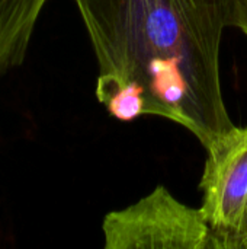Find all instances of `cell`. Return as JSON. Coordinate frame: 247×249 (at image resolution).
<instances>
[{
	"mask_svg": "<svg viewBox=\"0 0 247 249\" xmlns=\"http://www.w3.org/2000/svg\"><path fill=\"white\" fill-rule=\"evenodd\" d=\"M99 63L96 88L137 83L146 114L188 128L208 150L236 125L223 96L224 22L215 0H74Z\"/></svg>",
	"mask_w": 247,
	"mask_h": 249,
	"instance_id": "cell-1",
	"label": "cell"
},
{
	"mask_svg": "<svg viewBox=\"0 0 247 249\" xmlns=\"http://www.w3.org/2000/svg\"><path fill=\"white\" fill-rule=\"evenodd\" d=\"M102 231L106 249H215L201 209L181 203L163 185L108 213Z\"/></svg>",
	"mask_w": 247,
	"mask_h": 249,
	"instance_id": "cell-2",
	"label": "cell"
},
{
	"mask_svg": "<svg viewBox=\"0 0 247 249\" xmlns=\"http://www.w3.org/2000/svg\"><path fill=\"white\" fill-rule=\"evenodd\" d=\"M207 152L199 209L215 249H247V127H234Z\"/></svg>",
	"mask_w": 247,
	"mask_h": 249,
	"instance_id": "cell-3",
	"label": "cell"
},
{
	"mask_svg": "<svg viewBox=\"0 0 247 249\" xmlns=\"http://www.w3.org/2000/svg\"><path fill=\"white\" fill-rule=\"evenodd\" d=\"M47 0H0V76L20 66Z\"/></svg>",
	"mask_w": 247,
	"mask_h": 249,
	"instance_id": "cell-4",
	"label": "cell"
},
{
	"mask_svg": "<svg viewBox=\"0 0 247 249\" xmlns=\"http://www.w3.org/2000/svg\"><path fill=\"white\" fill-rule=\"evenodd\" d=\"M96 96L118 121H134L146 114L144 89L137 83L96 88Z\"/></svg>",
	"mask_w": 247,
	"mask_h": 249,
	"instance_id": "cell-5",
	"label": "cell"
},
{
	"mask_svg": "<svg viewBox=\"0 0 247 249\" xmlns=\"http://www.w3.org/2000/svg\"><path fill=\"white\" fill-rule=\"evenodd\" d=\"M224 26H234L247 35V0H215Z\"/></svg>",
	"mask_w": 247,
	"mask_h": 249,
	"instance_id": "cell-6",
	"label": "cell"
}]
</instances>
